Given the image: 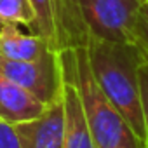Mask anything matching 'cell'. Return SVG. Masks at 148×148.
Returning a JSON list of instances; mask_svg holds the SVG:
<instances>
[{"label": "cell", "mask_w": 148, "mask_h": 148, "mask_svg": "<svg viewBox=\"0 0 148 148\" xmlns=\"http://www.w3.org/2000/svg\"><path fill=\"white\" fill-rule=\"evenodd\" d=\"M87 40L134 44V25L148 0H75Z\"/></svg>", "instance_id": "obj_3"}, {"label": "cell", "mask_w": 148, "mask_h": 148, "mask_svg": "<svg viewBox=\"0 0 148 148\" xmlns=\"http://www.w3.org/2000/svg\"><path fill=\"white\" fill-rule=\"evenodd\" d=\"M68 58L96 148H143L125 117L99 89L89 64L87 49H68Z\"/></svg>", "instance_id": "obj_2"}, {"label": "cell", "mask_w": 148, "mask_h": 148, "mask_svg": "<svg viewBox=\"0 0 148 148\" xmlns=\"http://www.w3.org/2000/svg\"><path fill=\"white\" fill-rule=\"evenodd\" d=\"M0 73L47 105L61 98L63 71L56 51L35 61H14L0 56Z\"/></svg>", "instance_id": "obj_5"}, {"label": "cell", "mask_w": 148, "mask_h": 148, "mask_svg": "<svg viewBox=\"0 0 148 148\" xmlns=\"http://www.w3.org/2000/svg\"><path fill=\"white\" fill-rule=\"evenodd\" d=\"M23 148H63L64 106L63 98L52 101L45 112L21 124H16Z\"/></svg>", "instance_id": "obj_7"}, {"label": "cell", "mask_w": 148, "mask_h": 148, "mask_svg": "<svg viewBox=\"0 0 148 148\" xmlns=\"http://www.w3.org/2000/svg\"><path fill=\"white\" fill-rule=\"evenodd\" d=\"M0 148H23L16 124L0 120Z\"/></svg>", "instance_id": "obj_13"}, {"label": "cell", "mask_w": 148, "mask_h": 148, "mask_svg": "<svg viewBox=\"0 0 148 148\" xmlns=\"http://www.w3.org/2000/svg\"><path fill=\"white\" fill-rule=\"evenodd\" d=\"M7 25L33 28L35 11L30 0H0V28Z\"/></svg>", "instance_id": "obj_10"}, {"label": "cell", "mask_w": 148, "mask_h": 148, "mask_svg": "<svg viewBox=\"0 0 148 148\" xmlns=\"http://www.w3.org/2000/svg\"><path fill=\"white\" fill-rule=\"evenodd\" d=\"M54 51L49 42L37 33H23L18 25L0 28V56L14 61H35Z\"/></svg>", "instance_id": "obj_9"}, {"label": "cell", "mask_w": 148, "mask_h": 148, "mask_svg": "<svg viewBox=\"0 0 148 148\" xmlns=\"http://www.w3.org/2000/svg\"><path fill=\"white\" fill-rule=\"evenodd\" d=\"M30 4L35 11L32 32L44 37L56 52L87 45V32L75 0H30Z\"/></svg>", "instance_id": "obj_4"}, {"label": "cell", "mask_w": 148, "mask_h": 148, "mask_svg": "<svg viewBox=\"0 0 148 148\" xmlns=\"http://www.w3.org/2000/svg\"><path fill=\"white\" fill-rule=\"evenodd\" d=\"M139 89H141V105H143V122H145V148H148V61H143L139 66Z\"/></svg>", "instance_id": "obj_12"}, {"label": "cell", "mask_w": 148, "mask_h": 148, "mask_svg": "<svg viewBox=\"0 0 148 148\" xmlns=\"http://www.w3.org/2000/svg\"><path fill=\"white\" fill-rule=\"evenodd\" d=\"M58 56H59V64L63 71V91H61L63 106H64L63 148H96L87 120H86V115H84V106L80 101L77 84L71 75L68 49L59 51Z\"/></svg>", "instance_id": "obj_6"}, {"label": "cell", "mask_w": 148, "mask_h": 148, "mask_svg": "<svg viewBox=\"0 0 148 148\" xmlns=\"http://www.w3.org/2000/svg\"><path fill=\"white\" fill-rule=\"evenodd\" d=\"M134 44L139 47L145 61H148V4L141 9L134 25Z\"/></svg>", "instance_id": "obj_11"}, {"label": "cell", "mask_w": 148, "mask_h": 148, "mask_svg": "<svg viewBox=\"0 0 148 148\" xmlns=\"http://www.w3.org/2000/svg\"><path fill=\"white\" fill-rule=\"evenodd\" d=\"M49 105L0 73V120L21 124L40 117Z\"/></svg>", "instance_id": "obj_8"}, {"label": "cell", "mask_w": 148, "mask_h": 148, "mask_svg": "<svg viewBox=\"0 0 148 148\" xmlns=\"http://www.w3.org/2000/svg\"><path fill=\"white\" fill-rule=\"evenodd\" d=\"M86 49L99 89L125 117L138 141L145 148L146 134L139 89V66L145 58L139 47L136 44L89 38Z\"/></svg>", "instance_id": "obj_1"}]
</instances>
